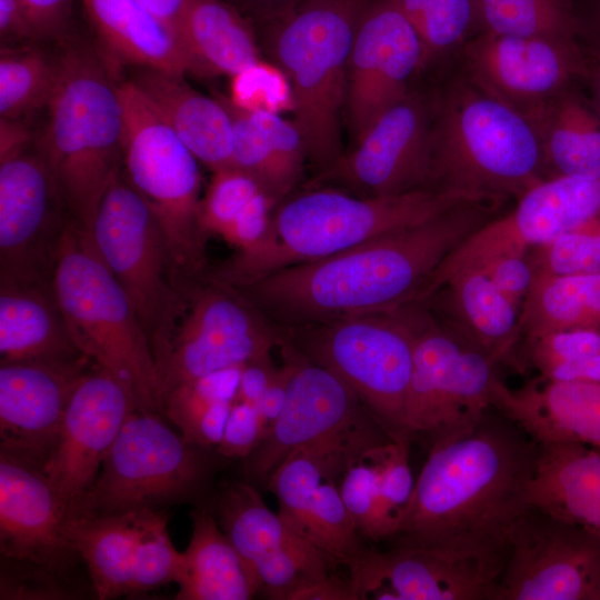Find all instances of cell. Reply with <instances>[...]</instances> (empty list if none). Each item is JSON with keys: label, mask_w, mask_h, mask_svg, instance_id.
Segmentation results:
<instances>
[{"label": "cell", "mask_w": 600, "mask_h": 600, "mask_svg": "<svg viewBox=\"0 0 600 600\" xmlns=\"http://www.w3.org/2000/svg\"><path fill=\"white\" fill-rule=\"evenodd\" d=\"M499 206L467 202L333 256L233 287L278 328L393 312L419 299L438 267L499 216Z\"/></svg>", "instance_id": "1"}, {"label": "cell", "mask_w": 600, "mask_h": 600, "mask_svg": "<svg viewBox=\"0 0 600 600\" xmlns=\"http://www.w3.org/2000/svg\"><path fill=\"white\" fill-rule=\"evenodd\" d=\"M538 458V442L489 409L471 431L428 451L391 546L507 561Z\"/></svg>", "instance_id": "2"}, {"label": "cell", "mask_w": 600, "mask_h": 600, "mask_svg": "<svg viewBox=\"0 0 600 600\" xmlns=\"http://www.w3.org/2000/svg\"><path fill=\"white\" fill-rule=\"evenodd\" d=\"M474 201L440 190L361 197L331 186H309L274 208L258 241L210 267L207 277L230 286L243 284L286 267L333 256Z\"/></svg>", "instance_id": "3"}, {"label": "cell", "mask_w": 600, "mask_h": 600, "mask_svg": "<svg viewBox=\"0 0 600 600\" xmlns=\"http://www.w3.org/2000/svg\"><path fill=\"white\" fill-rule=\"evenodd\" d=\"M57 47L59 77L37 140L72 222L90 232L100 200L122 168L120 77L97 46L74 34Z\"/></svg>", "instance_id": "4"}, {"label": "cell", "mask_w": 600, "mask_h": 600, "mask_svg": "<svg viewBox=\"0 0 600 600\" xmlns=\"http://www.w3.org/2000/svg\"><path fill=\"white\" fill-rule=\"evenodd\" d=\"M432 91L433 190L503 203L547 178L541 140L530 119L462 73Z\"/></svg>", "instance_id": "5"}, {"label": "cell", "mask_w": 600, "mask_h": 600, "mask_svg": "<svg viewBox=\"0 0 600 600\" xmlns=\"http://www.w3.org/2000/svg\"><path fill=\"white\" fill-rule=\"evenodd\" d=\"M371 0H302L254 26L262 57L288 78L308 166L316 177L344 154L348 68L360 19Z\"/></svg>", "instance_id": "6"}, {"label": "cell", "mask_w": 600, "mask_h": 600, "mask_svg": "<svg viewBox=\"0 0 600 600\" xmlns=\"http://www.w3.org/2000/svg\"><path fill=\"white\" fill-rule=\"evenodd\" d=\"M52 286L80 351L129 384L139 411L163 417L149 340L91 234L73 222L66 232Z\"/></svg>", "instance_id": "7"}, {"label": "cell", "mask_w": 600, "mask_h": 600, "mask_svg": "<svg viewBox=\"0 0 600 600\" xmlns=\"http://www.w3.org/2000/svg\"><path fill=\"white\" fill-rule=\"evenodd\" d=\"M413 338L406 431L428 451L471 431L494 408L500 380L486 352L441 321L424 302L398 309Z\"/></svg>", "instance_id": "8"}, {"label": "cell", "mask_w": 600, "mask_h": 600, "mask_svg": "<svg viewBox=\"0 0 600 600\" xmlns=\"http://www.w3.org/2000/svg\"><path fill=\"white\" fill-rule=\"evenodd\" d=\"M119 91L123 173L156 216L180 274L199 279L210 268L199 161L128 78Z\"/></svg>", "instance_id": "9"}, {"label": "cell", "mask_w": 600, "mask_h": 600, "mask_svg": "<svg viewBox=\"0 0 600 600\" xmlns=\"http://www.w3.org/2000/svg\"><path fill=\"white\" fill-rule=\"evenodd\" d=\"M213 467L210 449L184 440L163 417L134 410L96 480L64 519L166 510L199 499L209 487Z\"/></svg>", "instance_id": "10"}, {"label": "cell", "mask_w": 600, "mask_h": 600, "mask_svg": "<svg viewBox=\"0 0 600 600\" xmlns=\"http://www.w3.org/2000/svg\"><path fill=\"white\" fill-rule=\"evenodd\" d=\"M282 341L339 377L393 441H410L413 338L399 310L279 328Z\"/></svg>", "instance_id": "11"}, {"label": "cell", "mask_w": 600, "mask_h": 600, "mask_svg": "<svg viewBox=\"0 0 600 600\" xmlns=\"http://www.w3.org/2000/svg\"><path fill=\"white\" fill-rule=\"evenodd\" d=\"M129 298L152 354L169 340L188 303L162 229L122 168L107 187L89 232Z\"/></svg>", "instance_id": "12"}, {"label": "cell", "mask_w": 600, "mask_h": 600, "mask_svg": "<svg viewBox=\"0 0 600 600\" xmlns=\"http://www.w3.org/2000/svg\"><path fill=\"white\" fill-rule=\"evenodd\" d=\"M188 303L167 343L153 354L163 397L182 382L270 356L280 329L233 286L206 274L190 281Z\"/></svg>", "instance_id": "13"}, {"label": "cell", "mask_w": 600, "mask_h": 600, "mask_svg": "<svg viewBox=\"0 0 600 600\" xmlns=\"http://www.w3.org/2000/svg\"><path fill=\"white\" fill-rule=\"evenodd\" d=\"M293 360L283 407L256 449L244 472L267 483L292 452L316 447L367 448L392 439L356 393L333 372L311 362L282 341Z\"/></svg>", "instance_id": "14"}, {"label": "cell", "mask_w": 600, "mask_h": 600, "mask_svg": "<svg viewBox=\"0 0 600 600\" xmlns=\"http://www.w3.org/2000/svg\"><path fill=\"white\" fill-rule=\"evenodd\" d=\"M71 223L37 138L0 158V282L52 284Z\"/></svg>", "instance_id": "15"}, {"label": "cell", "mask_w": 600, "mask_h": 600, "mask_svg": "<svg viewBox=\"0 0 600 600\" xmlns=\"http://www.w3.org/2000/svg\"><path fill=\"white\" fill-rule=\"evenodd\" d=\"M433 91L418 86L387 109L326 173L310 186L361 197L432 189Z\"/></svg>", "instance_id": "16"}, {"label": "cell", "mask_w": 600, "mask_h": 600, "mask_svg": "<svg viewBox=\"0 0 600 600\" xmlns=\"http://www.w3.org/2000/svg\"><path fill=\"white\" fill-rule=\"evenodd\" d=\"M600 227V176L551 177L528 189L514 208L463 240L439 266L438 284L502 256H526L564 233Z\"/></svg>", "instance_id": "17"}, {"label": "cell", "mask_w": 600, "mask_h": 600, "mask_svg": "<svg viewBox=\"0 0 600 600\" xmlns=\"http://www.w3.org/2000/svg\"><path fill=\"white\" fill-rule=\"evenodd\" d=\"M494 600H600V537L530 506L511 531Z\"/></svg>", "instance_id": "18"}, {"label": "cell", "mask_w": 600, "mask_h": 600, "mask_svg": "<svg viewBox=\"0 0 600 600\" xmlns=\"http://www.w3.org/2000/svg\"><path fill=\"white\" fill-rule=\"evenodd\" d=\"M458 54L461 73L474 87L532 122L553 98L588 74L579 40L480 31Z\"/></svg>", "instance_id": "19"}, {"label": "cell", "mask_w": 600, "mask_h": 600, "mask_svg": "<svg viewBox=\"0 0 600 600\" xmlns=\"http://www.w3.org/2000/svg\"><path fill=\"white\" fill-rule=\"evenodd\" d=\"M423 71V50L412 24L391 0H371L352 44L344 121L353 142L404 98Z\"/></svg>", "instance_id": "20"}, {"label": "cell", "mask_w": 600, "mask_h": 600, "mask_svg": "<svg viewBox=\"0 0 600 600\" xmlns=\"http://www.w3.org/2000/svg\"><path fill=\"white\" fill-rule=\"evenodd\" d=\"M507 561L391 546L366 550L348 566L360 599L494 600Z\"/></svg>", "instance_id": "21"}, {"label": "cell", "mask_w": 600, "mask_h": 600, "mask_svg": "<svg viewBox=\"0 0 600 600\" xmlns=\"http://www.w3.org/2000/svg\"><path fill=\"white\" fill-rule=\"evenodd\" d=\"M0 361V453L43 471L59 440L70 400L96 366Z\"/></svg>", "instance_id": "22"}, {"label": "cell", "mask_w": 600, "mask_h": 600, "mask_svg": "<svg viewBox=\"0 0 600 600\" xmlns=\"http://www.w3.org/2000/svg\"><path fill=\"white\" fill-rule=\"evenodd\" d=\"M139 410L132 389L96 364L74 391L59 440L43 472L68 511L96 480L129 414Z\"/></svg>", "instance_id": "23"}, {"label": "cell", "mask_w": 600, "mask_h": 600, "mask_svg": "<svg viewBox=\"0 0 600 600\" xmlns=\"http://www.w3.org/2000/svg\"><path fill=\"white\" fill-rule=\"evenodd\" d=\"M348 461L346 452L331 448L297 450L266 483L278 500L281 519L297 534L346 566L367 548L337 483Z\"/></svg>", "instance_id": "24"}, {"label": "cell", "mask_w": 600, "mask_h": 600, "mask_svg": "<svg viewBox=\"0 0 600 600\" xmlns=\"http://www.w3.org/2000/svg\"><path fill=\"white\" fill-rule=\"evenodd\" d=\"M64 518L43 471L0 453L1 557L72 574L82 559L62 531Z\"/></svg>", "instance_id": "25"}, {"label": "cell", "mask_w": 600, "mask_h": 600, "mask_svg": "<svg viewBox=\"0 0 600 600\" xmlns=\"http://www.w3.org/2000/svg\"><path fill=\"white\" fill-rule=\"evenodd\" d=\"M493 407L538 443L600 449V383L539 378L511 390L501 381Z\"/></svg>", "instance_id": "26"}, {"label": "cell", "mask_w": 600, "mask_h": 600, "mask_svg": "<svg viewBox=\"0 0 600 600\" xmlns=\"http://www.w3.org/2000/svg\"><path fill=\"white\" fill-rule=\"evenodd\" d=\"M186 76L131 68L128 79L199 162L212 172L232 167L233 124L222 101L191 87Z\"/></svg>", "instance_id": "27"}, {"label": "cell", "mask_w": 600, "mask_h": 600, "mask_svg": "<svg viewBox=\"0 0 600 600\" xmlns=\"http://www.w3.org/2000/svg\"><path fill=\"white\" fill-rule=\"evenodd\" d=\"M97 48L119 76L123 68L187 74L178 33L138 0H80Z\"/></svg>", "instance_id": "28"}, {"label": "cell", "mask_w": 600, "mask_h": 600, "mask_svg": "<svg viewBox=\"0 0 600 600\" xmlns=\"http://www.w3.org/2000/svg\"><path fill=\"white\" fill-rule=\"evenodd\" d=\"M420 302L497 363L509 357L520 341L519 307L481 269L451 276Z\"/></svg>", "instance_id": "29"}, {"label": "cell", "mask_w": 600, "mask_h": 600, "mask_svg": "<svg viewBox=\"0 0 600 600\" xmlns=\"http://www.w3.org/2000/svg\"><path fill=\"white\" fill-rule=\"evenodd\" d=\"M86 357L52 284L0 282V361L73 362Z\"/></svg>", "instance_id": "30"}, {"label": "cell", "mask_w": 600, "mask_h": 600, "mask_svg": "<svg viewBox=\"0 0 600 600\" xmlns=\"http://www.w3.org/2000/svg\"><path fill=\"white\" fill-rule=\"evenodd\" d=\"M538 444L530 506L600 537V453L577 442Z\"/></svg>", "instance_id": "31"}, {"label": "cell", "mask_w": 600, "mask_h": 600, "mask_svg": "<svg viewBox=\"0 0 600 600\" xmlns=\"http://www.w3.org/2000/svg\"><path fill=\"white\" fill-rule=\"evenodd\" d=\"M187 74L231 78L263 58L253 24L226 0H190L178 28Z\"/></svg>", "instance_id": "32"}, {"label": "cell", "mask_w": 600, "mask_h": 600, "mask_svg": "<svg viewBox=\"0 0 600 600\" xmlns=\"http://www.w3.org/2000/svg\"><path fill=\"white\" fill-rule=\"evenodd\" d=\"M192 533L176 583L178 600H248L260 591L252 567L204 508L191 512Z\"/></svg>", "instance_id": "33"}, {"label": "cell", "mask_w": 600, "mask_h": 600, "mask_svg": "<svg viewBox=\"0 0 600 600\" xmlns=\"http://www.w3.org/2000/svg\"><path fill=\"white\" fill-rule=\"evenodd\" d=\"M159 511L64 519L62 531L84 562L97 599L130 593L138 543Z\"/></svg>", "instance_id": "34"}, {"label": "cell", "mask_w": 600, "mask_h": 600, "mask_svg": "<svg viewBox=\"0 0 600 600\" xmlns=\"http://www.w3.org/2000/svg\"><path fill=\"white\" fill-rule=\"evenodd\" d=\"M533 124L547 178L600 176V114L591 100L570 87L544 107Z\"/></svg>", "instance_id": "35"}, {"label": "cell", "mask_w": 600, "mask_h": 600, "mask_svg": "<svg viewBox=\"0 0 600 600\" xmlns=\"http://www.w3.org/2000/svg\"><path fill=\"white\" fill-rule=\"evenodd\" d=\"M600 324V273L534 274L520 309V340Z\"/></svg>", "instance_id": "36"}, {"label": "cell", "mask_w": 600, "mask_h": 600, "mask_svg": "<svg viewBox=\"0 0 600 600\" xmlns=\"http://www.w3.org/2000/svg\"><path fill=\"white\" fill-rule=\"evenodd\" d=\"M212 513L251 567L280 549L306 540L278 513H273L259 492L248 483H224L214 498Z\"/></svg>", "instance_id": "37"}, {"label": "cell", "mask_w": 600, "mask_h": 600, "mask_svg": "<svg viewBox=\"0 0 600 600\" xmlns=\"http://www.w3.org/2000/svg\"><path fill=\"white\" fill-rule=\"evenodd\" d=\"M47 44L1 49L0 118L28 120L47 108L60 69L59 49Z\"/></svg>", "instance_id": "38"}, {"label": "cell", "mask_w": 600, "mask_h": 600, "mask_svg": "<svg viewBox=\"0 0 600 600\" xmlns=\"http://www.w3.org/2000/svg\"><path fill=\"white\" fill-rule=\"evenodd\" d=\"M416 30L423 71L436 70L481 31L477 0H391Z\"/></svg>", "instance_id": "39"}, {"label": "cell", "mask_w": 600, "mask_h": 600, "mask_svg": "<svg viewBox=\"0 0 600 600\" xmlns=\"http://www.w3.org/2000/svg\"><path fill=\"white\" fill-rule=\"evenodd\" d=\"M481 31L516 37L579 40L571 0H477Z\"/></svg>", "instance_id": "40"}, {"label": "cell", "mask_w": 600, "mask_h": 600, "mask_svg": "<svg viewBox=\"0 0 600 600\" xmlns=\"http://www.w3.org/2000/svg\"><path fill=\"white\" fill-rule=\"evenodd\" d=\"M226 106L233 124L232 167L252 177L276 207L293 193L277 152L252 112L236 107L228 96L214 93Z\"/></svg>", "instance_id": "41"}, {"label": "cell", "mask_w": 600, "mask_h": 600, "mask_svg": "<svg viewBox=\"0 0 600 600\" xmlns=\"http://www.w3.org/2000/svg\"><path fill=\"white\" fill-rule=\"evenodd\" d=\"M388 442L371 446L353 456L339 482L342 500L359 534L374 541L387 538L380 482Z\"/></svg>", "instance_id": "42"}, {"label": "cell", "mask_w": 600, "mask_h": 600, "mask_svg": "<svg viewBox=\"0 0 600 600\" xmlns=\"http://www.w3.org/2000/svg\"><path fill=\"white\" fill-rule=\"evenodd\" d=\"M336 563L331 556L303 540L258 560L252 569L260 591L272 599L290 600L293 593L329 577Z\"/></svg>", "instance_id": "43"}, {"label": "cell", "mask_w": 600, "mask_h": 600, "mask_svg": "<svg viewBox=\"0 0 600 600\" xmlns=\"http://www.w3.org/2000/svg\"><path fill=\"white\" fill-rule=\"evenodd\" d=\"M242 366L214 371L174 387L162 399L163 418L179 428L184 440L193 443L196 429L204 412L217 402H233Z\"/></svg>", "instance_id": "44"}, {"label": "cell", "mask_w": 600, "mask_h": 600, "mask_svg": "<svg viewBox=\"0 0 600 600\" xmlns=\"http://www.w3.org/2000/svg\"><path fill=\"white\" fill-rule=\"evenodd\" d=\"M229 100L249 112L282 114L294 111L290 82L282 70L261 58L230 78Z\"/></svg>", "instance_id": "45"}, {"label": "cell", "mask_w": 600, "mask_h": 600, "mask_svg": "<svg viewBox=\"0 0 600 600\" xmlns=\"http://www.w3.org/2000/svg\"><path fill=\"white\" fill-rule=\"evenodd\" d=\"M534 274L600 273V227L564 233L526 253Z\"/></svg>", "instance_id": "46"}, {"label": "cell", "mask_w": 600, "mask_h": 600, "mask_svg": "<svg viewBox=\"0 0 600 600\" xmlns=\"http://www.w3.org/2000/svg\"><path fill=\"white\" fill-rule=\"evenodd\" d=\"M168 518L166 510L159 511L142 534L132 562L130 593L177 581L183 553L174 548L169 538Z\"/></svg>", "instance_id": "47"}, {"label": "cell", "mask_w": 600, "mask_h": 600, "mask_svg": "<svg viewBox=\"0 0 600 600\" xmlns=\"http://www.w3.org/2000/svg\"><path fill=\"white\" fill-rule=\"evenodd\" d=\"M261 192L259 183L240 169L228 167L213 171L200 202L207 233L220 237Z\"/></svg>", "instance_id": "48"}, {"label": "cell", "mask_w": 600, "mask_h": 600, "mask_svg": "<svg viewBox=\"0 0 600 600\" xmlns=\"http://www.w3.org/2000/svg\"><path fill=\"white\" fill-rule=\"evenodd\" d=\"M83 596L72 574L1 557V600H66Z\"/></svg>", "instance_id": "49"}, {"label": "cell", "mask_w": 600, "mask_h": 600, "mask_svg": "<svg viewBox=\"0 0 600 600\" xmlns=\"http://www.w3.org/2000/svg\"><path fill=\"white\" fill-rule=\"evenodd\" d=\"M600 354V331L580 328L524 339L527 363L548 379L564 366Z\"/></svg>", "instance_id": "50"}, {"label": "cell", "mask_w": 600, "mask_h": 600, "mask_svg": "<svg viewBox=\"0 0 600 600\" xmlns=\"http://www.w3.org/2000/svg\"><path fill=\"white\" fill-rule=\"evenodd\" d=\"M410 441L387 443L381 471L380 500L383 526L389 540L399 529L409 509L416 480L409 464Z\"/></svg>", "instance_id": "51"}, {"label": "cell", "mask_w": 600, "mask_h": 600, "mask_svg": "<svg viewBox=\"0 0 600 600\" xmlns=\"http://www.w3.org/2000/svg\"><path fill=\"white\" fill-rule=\"evenodd\" d=\"M261 439L257 407L248 402H233L217 452L224 458H247Z\"/></svg>", "instance_id": "52"}, {"label": "cell", "mask_w": 600, "mask_h": 600, "mask_svg": "<svg viewBox=\"0 0 600 600\" xmlns=\"http://www.w3.org/2000/svg\"><path fill=\"white\" fill-rule=\"evenodd\" d=\"M477 269H481L497 289L517 307L522 304L534 278L526 256L498 257Z\"/></svg>", "instance_id": "53"}, {"label": "cell", "mask_w": 600, "mask_h": 600, "mask_svg": "<svg viewBox=\"0 0 600 600\" xmlns=\"http://www.w3.org/2000/svg\"><path fill=\"white\" fill-rule=\"evenodd\" d=\"M74 0H21L42 42L60 43L73 36Z\"/></svg>", "instance_id": "54"}, {"label": "cell", "mask_w": 600, "mask_h": 600, "mask_svg": "<svg viewBox=\"0 0 600 600\" xmlns=\"http://www.w3.org/2000/svg\"><path fill=\"white\" fill-rule=\"evenodd\" d=\"M38 42H42L41 38L21 0H0L1 49Z\"/></svg>", "instance_id": "55"}, {"label": "cell", "mask_w": 600, "mask_h": 600, "mask_svg": "<svg viewBox=\"0 0 600 600\" xmlns=\"http://www.w3.org/2000/svg\"><path fill=\"white\" fill-rule=\"evenodd\" d=\"M279 349L282 356V366L277 369L270 384L256 406L260 418L262 437L273 424L283 407L288 384L293 371V360L291 354L282 344L279 346Z\"/></svg>", "instance_id": "56"}, {"label": "cell", "mask_w": 600, "mask_h": 600, "mask_svg": "<svg viewBox=\"0 0 600 600\" xmlns=\"http://www.w3.org/2000/svg\"><path fill=\"white\" fill-rule=\"evenodd\" d=\"M277 367L271 356L251 360L242 366L239 387L233 402H248L257 406L270 384Z\"/></svg>", "instance_id": "57"}, {"label": "cell", "mask_w": 600, "mask_h": 600, "mask_svg": "<svg viewBox=\"0 0 600 600\" xmlns=\"http://www.w3.org/2000/svg\"><path fill=\"white\" fill-rule=\"evenodd\" d=\"M232 403V401H220L204 412L194 432L192 440L194 444L207 449L219 444Z\"/></svg>", "instance_id": "58"}, {"label": "cell", "mask_w": 600, "mask_h": 600, "mask_svg": "<svg viewBox=\"0 0 600 600\" xmlns=\"http://www.w3.org/2000/svg\"><path fill=\"white\" fill-rule=\"evenodd\" d=\"M290 600H358V597L350 578L349 580H341L329 576L293 593Z\"/></svg>", "instance_id": "59"}, {"label": "cell", "mask_w": 600, "mask_h": 600, "mask_svg": "<svg viewBox=\"0 0 600 600\" xmlns=\"http://www.w3.org/2000/svg\"><path fill=\"white\" fill-rule=\"evenodd\" d=\"M239 10L252 24L269 21L302 0H226Z\"/></svg>", "instance_id": "60"}, {"label": "cell", "mask_w": 600, "mask_h": 600, "mask_svg": "<svg viewBox=\"0 0 600 600\" xmlns=\"http://www.w3.org/2000/svg\"><path fill=\"white\" fill-rule=\"evenodd\" d=\"M37 138L28 120L0 118V158L6 157Z\"/></svg>", "instance_id": "61"}, {"label": "cell", "mask_w": 600, "mask_h": 600, "mask_svg": "<svg viewBox=\"0 0 600 600\" xmlns=\"http://www.w3.org/2000/svg\"><path fill=\"white\" fill-rule=\"evenodd\" d=\"M178 33V28L190 0H138Z\"/></svg>", "instance_id": "62"}, {"label": "cell", "mask_w": 600, "mask_h": 600, "mask_svg": "<svg viewBox=\"0 0 600 600\" xmlns=\"http://www.w3.org/2000/svg\"><path fill=\"white\" fill-rule=\"evenodd\" d=\"M589 52H586L588 61V74L587 78L591 84V102L598 113L600 114V43L592 42L589 48Z\"/></svg>", "instance_id": "63"}, {"label": "cell", "mask_w": 600, "mask_h": 600, "mask_svg": "<svg viewBox=\"0 0 600 600\" xmlns=\"http://www.w3.org/2000/svg\"><path fill=\"white\" fill-rule=\"evenodd\" d=\"M579 21L580 37L588 34L592 42L600 43V0H593L589 17H579Z\"/></svg>", "instance_id": "64"}]
</instances>
